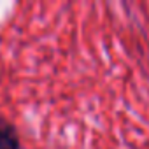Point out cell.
<instances>
[{
	"instance_id": "6da1fadb",
	"label": "cell",
	"mask_w": 149,
	"mask_h": 149,
	"mask_svg": "<svg viewBox=\"0 0 149 149\" xmlns=\"http://www.w3.org/2000/svg\"><path fill=\"white\" fill-rule=\"evenodd\" d=\"M0 149H18V135L6 123H0Z\"/></svg>"
}]
</instances>
